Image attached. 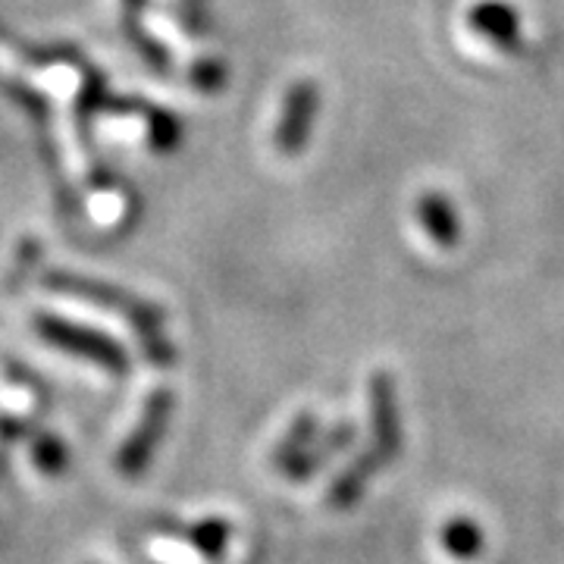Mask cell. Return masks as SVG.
<instances>
[{"mask_svg":"<svg viewBox=\"0 0 564 564\" xmlns=\"http://www.w3.org/2000/svg\"><path fill=\"white\" fill-rule=\"evenodd\" d=\"M440 543L443 552L455 562H477L486 549V533L480 521L467 518V514H455L440 527Z\"/></svg>","mask_w":564,"mask_h":564,"instance_id":"cell-10","label":"cell"},{"mask_svg":"<svg viewBox=\"0 0 564 564\" xmlns=\"http://www.w3.org/2000/svg\"><path fill=\"white\" fill-rule=\"evenodd\" d=\"M176 533L198 555H204L207 562H220L223 555H226V549H229V543H232V524L223 521V518H204V521L180 524Z\"/></svg>","mask_w":564,"mask_h":564,"instance_id":"cell-12","label":"cell"},{"mask_svg":"<svg viewBox=\"0 0 564 564\" xmlns=\"http://www.w3.org/2000/svg\"><path fill=\"white\" fill-rule=\"evenodd\" d=\"M417 223L423 232L440 245V248H455L462 242V220L455 204L445 198L443 192H423L417 198Z\"/></svg>","mask_w":564,"mask_h":564,"instance_id":"cell-9","label":"cell"},{"mask_svg":"<svg viewBox=\"0 0 564 564\" xmlns=\"http://www.w3.org/2000/svg\"><path fill=\"white\" fill-rule=\"evenodd\" d=\"M317 433H321V417H317L314 411H299L295 421L289 423V430L282 433V440L276 443V448H273L270 464H273L280 474H285V470L311 448V443L317 440Z\"/></svg>","mask_w":564,"mask_h":564,"instance_id":"cell-11","label":"cell"},{"mask_svg":"<svg viewBox=\"0 0 564 564\" xmlns=\"http://www.w3.org/2000/svg\"><path fill=\"white\" fill-rule=\"evenodd\" d=\"M35 329L44 343L57 345L61 351L82 358V361H91L110 370V373H129V355L122 351L120 343H113L110 336H104L91 326H82V323L63 321V317H51V314H39L35 317Z\"/></svg>","mask_w":564,"mask_h":564,"instance_id":"cell-2","label":"cell"},{"mask_svg":"<svg viewBox=\"0 0 564 564\" xmlns=\"http://www.w3.org/2000/svg\"><path fill=\"white\" fill-rule=\"evenodd\" d=\"M141 110H144V113H148V120H151V126H148V139H151V144H154V151L170 154L173 148H180L182 126L173 113L158 110V107H144V104H141Z\"/></svg>","mask_w":564,"mask_h":564,"instance_id":"cell-14","label":"cell"},{"mask_svg":"<svg viewBox=\"0 0 564 564\" xmlns=\"http://www.w3.org/2000/svg\"><path fill=\"white\" fill-rule=\"evenodd\" d=\"M317 107H321V88L311 79L295 82L285 95L280 110V122H276V135L273 144L282 158H295L302 154V148L307 144L311 135V126L317 117Z\"/></svg>","mask_w":564,"mask_h":564,"instance_id":"cell-5","label":"cell"},{"mask_svg":"<svg viewBox=\"0 0 564 564\" xmlns=\"http://www.w3.org/2000/svg\"><path fill=\"white\" fill-rule=\"evenodd\" d=\"M32 458L39 464V470H44L47 477L63 474V470H66V462H69L66 445H63L54 433H39V436H35V443H32Z\"/></svg>","mask_w":564,"mask_h":564,"instance_id":"cell-15","label":"cell"},{"mask_svg":"<svg viewBox=\"0 0 564 564\" xmlns=\"http://www.w3.org/2000/svg\"><path fill=\"white\" fill-rule=\"evenodd\" d=\"M192 3H195V0H192Z\"/></svg>","mask_w":564,"mask_h":564,"instance_id":"cell-17","label":"cell"},{"mask_svg":"<svg viewBox=\"0 0 564 564\" xmlns=\"http://www.w3.org/2000/svg\"><path fill=\"white\" fill-rule=\"evenodd\" d=\"M467 25L480 32L496 47L514 51L521 44V17L511 3L505 0H480L467 10Z\"/></svg>","mask_w":564,"mask_h":564,"instance_id":"cell-8","label":"cell"},{"mask_svg":"<svg viewBox=\"0 0 564 564\" xmlns=\"http://www.w3.org/2000/svg\"><path fill=\"white\" fill-rule=\"evenodd\" d=\"M192 82L198 88H217L223 82V66L220 63H198L195 73H192Z\"/></svg>","mask_w":564,"mask_h":564,"instance_id":"cell-16","label":"cell"},{"mask_svg":"<svg viewBox=\"0 0 564 564\" xmlns=\"http://www.w3.org/2000/svg\"><path fill=\"white\" fill-rule=\"evenodd\" d=\"M141 10H144V0H122V32L129 35L132 47L141 54V61L151 63L154 69H166L163 47L151 35H144V29H141Z\"/></svg>","mask_w":564,"mask_h":564,"instance_id":"cell-13","label":"cell"},{"mask_svg":"<svg viewBox=\"0 0 564 564\" xmlns=\"http://www.w3.org/2000/svg\"><path fill=\"white\" fill-rule=\"evenodd\" d=\"M367 417H370V440L367 445L392 464L404 448L402 404H399V389L389 370H373L367 380Z\"/></svg>","mask_w":564,"mask_h":564,"instance_id":"cell-4","label":"cell"},{"mask_svg":"<svg viewBox=\"0 0 564 564\" xmlns=\"http://www.w3.org/2000/svg\"><path fill=\"white\" fill-rule=\"evenodd\" d=\"M173 404L176 402H173L170 389H154L148 395L135 430L129 433V440L120 445V455H117V467H120L122 477L135 480V477H141L148 470V464L154 462L163 436H166L170 417H173Z\"/></svg>","mask_w":564,"mask_h":564,"instance_id":"cell-3","label":"cell"},{"mask_svg":"<svg viewBox=\"0 0 564 564\" xmlns=\"http://www.w3.org/2000/svg\"><path fill=\"white\" fill-rule=\"evenodd\" d=\"M389 467V464L370 448V445H364L358 455H351V462L345 464L343 470L333 477V484L326 489V505L333 508V511H351L355 505L361 502L364 492L370 489L373 484V477Z\"/></svg>","mask_w":564,"mask_h":564,"instance_id":"cell-7","label":"cell"},{"mask_svg":"<svg viewBox=\"0 0 564 564\" xmlns=\"http://www.w3.org/2000/svg\"><path fill=\"white\" fill-rule=\"evenodd\" d=\"M355 443H358V426H355V421L329 423L323 433H317V440L311 443V448L282 477L289 484H311L326 464H333L339 455L351 452Z\"/></svg>","mask_w":564,"mask_h":564,"instance_id":"cell-6","label":"cell"},{"mask_svg":"<svg viewBox=\"0 0 564 564\" xmlns=\"http://www.w3.org/2000/svg\"><path fill=\"white\" fill-rule=\"evenodd\" d=\"M44 285H47V289H57V292H66V295H76V299H85V302L107 307V311L126 317V321L132 323L141 348H144V355H148V361L161 364V367L176 361L173 345L163 336L161 307H154V304L144 302L139 295H132V292H126L120 285L98 282L91 280V276H79V273H47Z\"/></svg>","mask_w":564,"mask_h":564,"instance_id":"cell-1","label":"cell"}]
</instances>
